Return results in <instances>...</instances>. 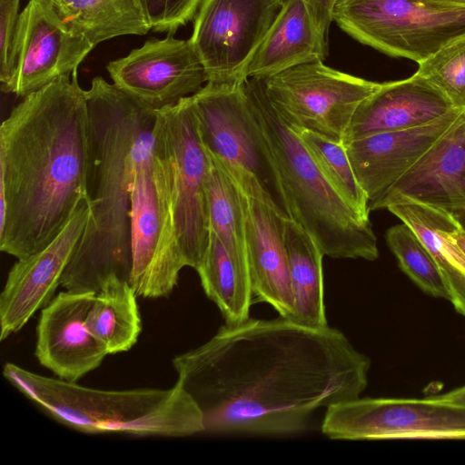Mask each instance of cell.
Instances as JSON below:
<instances>
[{"label":"cell","mask_w":465,"mask_h":465,"mask_svg":"<svg viewBox=\"0 0 465 465\" xmlns=\"http://www.w3.org/2000/svg\"><path fill=\"white\" fill-rule=\"evenodd\" d=\"M310 18L323 44L329 49V31L337 0H302Z\"/></svg>","instance_id":"cell-33"},{"label":"cell","mask_w":465,"mask_h":465,"mask_svg":"<svg viewBox=\"0 0 465 465\" xmlns=\"http://www.w3.org/2000/svg\"><path fill=\"white\" fill-rule=\"evenodd\" d=\"M107 71L114 84L153 110H161L199 92L207 83L204 67L190 40L151 39Z\"/></svg>","instance_id":"cell-14"},{"label":"cell","mask_w":465,"mask_h":465,"mask_svg":"<svg viewBox=\"0 0 465 465\" xmlns=\"http://www.w3.org/2000/svg\"><path fill=\"white\" fill-rule=\"evenodd\" d=\"M463 111L456 110L419 127L374 134L343 144L370 205L459 122Z\"/></svg>","instance_id":"cell-17"},{"label":"cell","mask_w":465,"mask_h":465,"mask_svg":"<svg viewBox=\"0 0 465 465\" xmlns=\"http://www.w3.org/2000/svg\"><path fill=\"white\" fill-rule=\"evenodd\" d=\"M332 20L362 45L417 64L465 36V7L436 0H337Z\"/></svg>","instance_id":"cell-9"},{"label":"cell","mask_w":465,"mask_h":465,"mask_svg":"<svg viewBox=\"0 0 465 465\" xmlns=\"http://www.w3.org/2000/svg\"><path fill=\"white\" fill-rule=\"evenodd\" d=\"M63 21L94 46L151 29L139 0H48Z\"/></svg>","instance_id":"cell-24"},{"label":"cell","mask_w":465,"mask_h":465,"mask_svg":"<svg viewBox=\"0 0 465 465\" xmlns=\"http://www.w3.org/2000/svg\"><path fill=\"white\" fill-rule=\"evenodd\" d=\"M137 294L129 281L109 276L95 293L86 316L90 332L109 354L127 351L142 331Z\"/></svg>","instance_id":"cell-23"},{"label":"cell","mask_w":465,"mask_h":465,"mask_svg":"<svg viewBox=\"0 0 465 465\" xmlns=\"http://www.w3.org/2000/svg\"><path fill=\"white\" fill-rule=\"evenodd\" d=\"M456 110L461 109L416 72L403 80L380 84L357 107L343 144L374 134L425 125Z\"/></svg>","instance_id":"cell-18"},{"label":"cell","mask_w":465,"mask_h":465,"mask_svg":"<svg viewBox=\"0 0 465 465\" xmlns=\"http://www.w3.org/2000/svg\"><path fill=\"white\" fill-rule=\"evenodd\" d=\"M196 272L205 294L218 307L225 324H238L250 318L254 299L250 275L232 261L212 231L204 259Z\"/></svg>","instance_id":"cell-25"},{"label":"cell","mask_w":465,"mask_h":465,"mask_svg":"<svg viewBox=\"0 0 465 465\" xmlns=\"http://www.w3.org/2000/svg\"><path fill=\"white\" fill-rule=\"evenodd\" d=\"M20 0H0V81L9 83L15 69V49Z\"/></svg>","instance_id":"cell-32"},{"label":"cell","mask_w":465,"mask_h":465,"mask_svg":"<svg viewBox=\"0 0 465 465\" xmlns=\"http://www.w3.org/2000/svg\"><path fill=\"white\" fill-rule=\"evenodd\" d=\"M94 296V292L64 291L42 308L35 357L59 379L76 382L109 354L86 325Z\"/></svg>","instance_id":"cell-16"},{"label":"cell","mask_w":465,"mask_h":465,"mask_svg":"<svg viewBox=\"0 0 465 465\" xmlns=\"http://www.w3.org/2000/svg\"><path fill=\"white\" fill-rule=\"evenodd\" d=\"M299 135L328 183L359 216L369 220V199L355 177L344 145L310 131Z\"/></svg>","instance_id":"cell-28"},{"label":"cell","mask_w":465,"mask_h":465,"mask_svg":"<svg viewBox=\"0 0 465 465\" xmlns=\"http://www.w3.org/2000/svg\"><path fill=\"white\" fill-rule=\"evenodd\" d=\"M256 117L275 161L291 218L334 259L379 257L370 220L359 216L333 190L304 148L298 133L266 100L258 80L246 81Z\"/></svg>","instance_id":"cell-5"},{"label":"cell","mask_w":465,"mask_h":465,"mask_svg":"<svg viewBox=\"0 0 465 465\" xmlns=\"http://www.w3.org/2000/svg\"><path fill=\"white\" fill-rule=\"evenodd\" d=\"M284 0H203L189 39L211 83H243Z\"/></svg>","instance_id":"cell-12"},{"label":"cell","mask_w":465,"mask_h":465,"mask_svg":"<svg viewBox=\"0 0 465 465\" xmlns=\"http://www.w3.org/2000/svg\"><path fill=\"white\" fill-rule=\"evenodd\" d=\"M258 81L268 103L293 131L313 132L342 144L357 107L380 86L323 61L301 64Z\"/></svg>","instance_id":"cell-10"},{"label":"cell","mask_w":465,"mask_h":465,"mask_svg":"<svg viewBox=\"0 0 465 465\" xmlns=\"http://www.w3.org/2000/svg\"><path fill=\"white\" fill-rule=\"evenodd\" d=\"M209 156L211 165L207 180V201L210 231L220 239L232 261L249 273L245 238V193L221 165L210 154Z\"/></svg>","instance_id":"cell-26"},{"label":"cell","mask_w":465,"mask_h":465,"mask_svg":"<svg viewBox=\"0 0 465 465\" xmlns=\"http://www.w3.org/2000/svg\"><path fill=\"white\" fill-rule=\"evenodd\" d=\"M371 364L340 330L281 316L225 324L173 359L203 433L222 435L301 432L318 410L361 397Z\"/></svg>","instance_id":"cell-1"},{"label":"cell","mask_w":465,"mask_h":465,"mask_svg":"<svg viewBox=\"0 0 465 465\" xmlns=\"http://www.w3.org/2000/svg\"><path fill=\"white\" fill-rule=\"evenodd\" d=\"M77 70L24 97L0 127V250L46 247L85 199L88 109Z\"/></svg>","instance_id":"cell-2"},{"label":"cell","mask_w":465,"mask_h":465,"mask_svg":"<svg viewBox=\"0 0 465 465\" xmlns=\"http://www.w3.org/2000/svg\"><path fill=\"white\" fill-rule=\"evenodd\" d=\"M4 377L56 421L90 433L187 437L203 433V414L176 381L168 389L112 391L50 378L6 362Z\"/></svg>","instance_id":"cell-4"},{"label":"cell","mask_w":465,"mask_h":465,"mask_svg":"<svg viewBox=\"0 0 465 465\" xmlns=\"http://www.w3.org/2000/svg\"><path fill=\"white\" fill-rule=\"evenodd\" d=\"M331 440L465 439V406L438 397L357 398L325 410Z\"/></svg>","instance_id":"cell-11"},{"label":"cell","mask_w":465,"mask_h":465,"mask_svg":"<svg viewBox=\"0 0 465 465\" xmlns=\"http://www.w3.org/2000/svg\"><path fill=\"white\" fill-rule=\"evenodd\" d=\"M284 242L294 302L291 321L312 328L329 326L324 304L323 253L312 236L292 219L285 220Z\"/></svg>","instance_id":"cell-22"},{"label":"cell","mask_w":465,"mask_h":465,"mask_svg":"<svg viewBox=\"0 0 465 465\" xmlns=\"http://www.w3.org/2000/svg\"><path fill=\"white\" fill-rule=\"evenodd\" d=\"M153 144L164 172L181 253L185 266L197 270L210 241L211 159L200 138L191 96L155 112Z\"/></svg>","instance_id":"cell-8"},{"label":"cell","mask_w":465,"mask_h":465,"mask_svg":"<svg viewBox=\"0 0 465 465\" xmlns=\"http://www.w3.org/2000/svg\"><path fill=\"white\" fill-rule=\"evenodd\" d=\"M94 47L63 21L48 0H29L19 15L14 73L2 90L24 98L72 74Z\"/></svg>","instance_id":"cell-13"},{"label":"cell","mask_w":465,"mask_h":465,"mask_svg":"<svg viewBox=\"0 0 465 465\" xmlns=\"http://www.w3.org/2000/svg\"><path fill=\"white\" fill-rule=\"evenodd\" d=\"M387 243L401 270L426 294L450 300L443 272L426 246L405 223L386 232Z\"/></svg>","instance_id":"cell-29"},{"label":"cell","mask_w":465,"mask_h":465,"mask_svg":"<svg viewBox=\"0 0 465 465\" xmlns=\"http://www.w3.org/2000/svg\"><path fill=\"white\" fill-rule=\"evenodd\" d=\"M247 81V80H246ZM243 83H211L191 95L202 143L238 187L292 219L277 167Z\"/></svg>","instance_id":"cell-6"},{"label":"cell","mask_w":465,"mask_h":465,"mask_svg":"<svg viewBox=\"0 0 465 465\" xmlns=\"http://www.w3.org/2000/svg\"><path fill=\"white\" fill-rule=\"evenodd\" d=\"M438 398L449 403L465 406V385L438 396Z\"/></svg>","instance_id":"cell-35"},{"label":"cell","mask_w":465,"mask_h":465,"mask_svg":"<svg viewBox=\"0 0 465 465\" xmlns=\"http://www.w3.org/2000/svg\"><path fill=\"white\" fill-rule=\"evenodd\" d=\"M453 242L465 254V231L460 229L450 234Z\"/></svg>","instance_id":"cell-36"},{"label":"cell","mask_w":465,"mask_h":465,"mask_svg":"<svg viewBox=\"0 0 465 465\" xmlns=\"http://www.w3.org/2000/svg\"><path fill=\"white\" fill-rule=\"evenodd\" d=\"M450 292V302L465 318V274L451 265L440 267Z\"/></svg>","instance_id":"cell-34"},{"label":"cell","mask_w":465,"mask_h":465,"mask_svg":"<svg viewBox=\"0 0 465 465\" xmlns=\"http://www.w3.org/2000/svg\"><path fill=\"white\" fill-rule=\"evenodd\" d=\"M89 216L90 209L84 199L46 247L25 259H17L12 266L0 295L2 341L20 331L37 310L54 297Z\"/></svg>","instance_id":"cell-15"},{"label":"cell","mask_w":465,"mask_h":465,"mask_svg":"<svg viewBox=\"0 0 465 465\" xmlns=\"http://www.w3.org/2000/svg\"><path fill=\"white\" fill-rule=\"evenodd\" d=\"M403 197L447 211L465 209V110L459 122L377 202Z\"/></svg>","instance_id":"cell-20"},{"label":"cell","mask_w":465,"mask_h":465,"mask_svg":"<svg viewBox=\"0 0 465 465\" xmlns=\"http://www.w3.org/2000/svg\"><path fill=\"white\" fill-rule=\"evenodd\" d=\"M451 213L456 218L462 230L465 231V209L451 211Z\"/></svg>","instance_id":"cell-37"},{"label":"cell","mask_w":465,"mask_h":465,"mask_svg":"<svg viewBox=\"0 0 465 465\" xmlns=\"http://www.w3.org/2000/svg\"><path fill=\"white\" fill-rule=\"evenodd\" d=\"M85 97L90 216L60 286L96 293L111 275L130 279L133 152L155 110L100 76L93 79Z\"/></svg>","instance_id":"cell-3"},{"label":"cell","mask_w":465,"mask_h":465,"mask_svg":"<svg viewBox=\"0 0 465 465\" xmlns=\"http://www.w3.org/2000/svg\"><path fill=\"white\" fill-rule=\"evenodd\" d=\"M379 209H388L408 225L440 267L451 265L465 274V254L450 236L462 228L451 212L403 197L388 200Z\"/></svg>","instance_id":"cell-27"},{"label":"cell","mask_w":465,"mask_h":465,"mask_svg":"<svg viewBox=\"0 0 465 465\" xmlns=\"http://www.w3.org/2000/svg\"><path fill=\"white\" fill-rule=\"evenodd\" d=\"M154 121L155 114L143 125L134 146L131 199L129 282L137 296L150 299L168 296L185 267L174 231L164 172L153 152Z\"/></svg>","instance_id":"cell-7"},{"label":"cell","mask_w":465,"mask_h":465,"mask_svg":"<svg viewBox=\"0 0 465 465\" xmlns=\"http://www.w3.org/2000/svg\"><path fill=\"white\" fill-rule=\"evenodd\" d=\"M328 54L302 0H284L249 65L247 78L263 80L301 64L324 61Z\"/></svg>","instance_id":"cell-21"},{"label":"cell","mask_w":465,"mask_h":465,"mask_svg":"<svg viewBox=\"0 0 465 465\" xmlns=\"http://www.w3.org/2000/svg\"><path fill=\"white\" fill-rule=\"evenodd\" d=\"M245 238L253 298L292 320L294 302L284 242L285 218L264 203L244 195Z\"/></svg>","instance_id":"cell-19"},{"label":"cell","mask_w":465,"mask_h":465,"mask_svg":"<svg viewBox=\"0 0 465 465\" xmlns=\"http://www.w3.org/2000/svg\"><path fill=\"white\" fill-rule=\"evenodd\" d=\"M418 64V74L440 88L457 108L465 110V36Z\"/></svg>","instance_id":"cell-30"},{"label":"cell","mask_w":465,"mask_h":465,"mask_svg":"<svg viewBox=\"0 0 465 465\" xmlns=\"http://www.w3.org/2000/svg\"><path fill=\"white\" fill-rule=\"evenodd\" d=\"M151 29L175 32L196 15L203 0H139Z\"/></svg>","instance_id":"cell-31"},{"label":"cell","mask_w":465,"mask_h":465,"mask_svg":"<svg viewBox=\"0 0 465 465\" xmlns=\"http://www.w3.org/2000/svg\"><path fill=\"white\" fill-rule=\"evenodd\" d=\"M436 1L443 3V4H447V5H452L465 7V0H436Z\"/></svg>","instance_id":"cell-38"}]
</instances>
